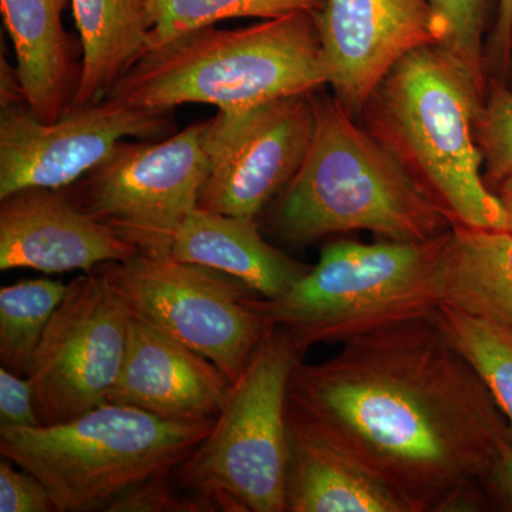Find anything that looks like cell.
Returning a JSON list of instances; mask_svg holds the SVG:
<instances>
[{"label":"cell","mask_w":512,"mask_h":512,"mask_svg":"<svg viewBox=\"0 0 512 512\" xmlns=\"http://www.w3.org/2000/svg\"><path fill=\"white\" fill-rule=\"evenodd\" d=\"M312 94L221 109L205 121L211 168L198 208L255 220L308 156L315 130Z\"/></svg>","instance_id":"8fae6325"},{"label":"cell","mask_w":512,"mask_h":512,"mask_svg":"<svg viewBox=\"0 0 512 512\" xmlns=\"http://www.w3.org/2000/svg\"><path fill=\"white\" fill-rule=\"evenodd\" d=\"M437 311L346 340L325 362L301 360L288 406L342 444L409 512L477 510L512 433Z\"/></svg>","instance_id":"6da1fadb"},{"label":"cell","mask_w":512,"mask_h":512,"mask_svg":"<svg viewBox=\"0 0 512 512\" xmlns=\"http://www.w3.org/2000/svg\"><path fill=\"white\" fill-rule=\"evenodd\" d=\"M70 0H0L16 55L29 110L43 123L69 113L82 66L74 60L73 43L63 26Z\"/></svg>","instance_id":"ac0fdd59"},{"label":"cell","mask_w":512,"mask_h":512,"mask_svg":"<svg viewBox=\"0 0 512 512\" xmlns=\"http://www.w3.org/2000/svg\"><path fill=\"white\" fill-rule=\"evenodd\" d=\"M508 74H510V79H511V89H512V57H511V64H510V72H508Z\"/></svg>","instance_id":"1f68e13d"},{"label":"cell","mask_w":512,"mask_h":512,"mask_svg":"<svg viewBox=\"0 0 512 512\" xmlns=\"http://www.w3.org/2000/svg\"><path fill=\"white\" fill-rule=\"evenodd\" d=\"M131 313L96 271L74 279L29 366L40 426L109 403L126 356Z\"/></svg>","instance_id":"30bf717a"},{"label":"cell","mask_w":512,"mask_h":512,"mask_svg":"<svg viewBox=\"0 0 512 512\" xmlns=\"http://www.w3.org/2000/svg\"><path fill=\"white\" fill-rule=\"evenodd\" d=\"M315 15L328 86L356 119L394 64L447 36L427 0H325Z\"/></svg>","instance_id":"4fadbf2b"},{"label":"cell","mask_w":512,"mask_h":512,"mask_svg":"<svg viewBox=\"0 0 512 512\" xmlns=\"http://www.w3.org/2000/svg\"><path fill=\"white\" fill-rule=\"evenodd\" d=\"M329 84L315 13L299 12L239 29L191 30L146 55L109 97L147 110L183 104L239 109L312 94Z\"/></svg>","instance_id":"277c9868"},{"label":"cell","mask_w":512,"mask_h":512,"mask_svg":"<svg viewBox=\"0 0 512 512\" xmlns=\"http://www.w3.org/2000/svg\"><path fill=\"white\" fill-rule=\"evenodd\" d=\"M441 305L512 332V234L457 224L440 266Z\"/></svg>","instance_id":"d6986e66"},{"label":"cell","mask_w":512,"mask_h":512,"mask_svg":"<svg viewBox=\"0 0 512 512\" xmlns=\"http://www.w3.org/2000/svg\"><path fill=\"white\" fill-rule=\"evenodd\" d=\"M485 488L507 510L512 511V441H507L501 447Z\"/></svg>","instance_id":"f546056e"},{"label":"cell","mask_w":512,"mask_h":512,"mask_svg":"<svg viewBox=\"0 0 512 512\" xmlns=\"http://www.w3.org/2000/svg\"><path fill=\"white\" fill-rule=\"evenodd\" d=\"M491 190L497 195L498 200L503 204L505 212H507L508 232L512 234V177L505 178L500 183L493 185Z\"/></svg>","instance_id":"4dcf8cb0"},{"label":"cell","mask_w":512,"mask_h":512,"mask_svg":"<svg viewBox=\"0 0 512 512\" xmlns=\"http://www.w3.org/2000/svg\"><path fill=\"white\" fill-rule=\"evenodd\" d=\"M448 338L493 394L512 433V332L448 305L437 311Z\"/></svg>","instance_id":"603a6c76"},{"label":"cell","mask_w":512,"mask_h":512,"mask_svg":"<svg viewBox=\"0 0 512 512\" xmlns=\"http://www.w3.org/2000/svg\"><path fill=\"white\" fill-rule=\"evenodd\" d=\"M40 426L28 379L0 369V427L25 429Z\"/></svg>","instance_id":"83f0119b"},{"label":"cell","mask_w":512,"mask_h":512,"mask_svg":"<svg viewBox=\"0 0 512 512\" xmlns=\"http://www.w3.org/2000/svg\"><path fill=\"white\" fill-rule=\"evenodd\" d=\"M204 134L202 121L161 141H120L103 163L62 191L138 251L170 254L210 175Z\"/></svg>","instance_id":"9c48e42d"},{"label":"cell","mask_w":512,"mask_h":512,"mask_svg":"<svg viewBox=\"0 0 512 512\" xmlns=\"http://www.w3.org/2000/svg\"><path fill=\"white\" fill-rule=\"evenodd\" d=\"M512 57V0H497V18H495L490 49H488V66H493L501 76L510 72Z\"/></svg>","instance_id":"f1b7e54d"},{"label":"cell","mask_w":512,"mask_h":512,"mask_svg":"<svg viewBox=\"0 0 512 512\" xmlns=\"http://www.w3.org/2000/svg\"><path fill=\"white\" fill-rule=\"evenodd\" d=\"M171 110H147L107 97L43 123L28 104L0 113V200L25 188L64 190L82 180L126 138L158 140Z\"/></svg>","instance_id":"7c38bea8"},{"label":"cell","mask_w":512,"mask_h":512,"mask_svg":"<svg viewBox=\"0 0 512 512\" xmlns=\"http://www.w3.org/2000/svg\"><path fill=\"white\" fill-rule=\"evenodd\" d=\"M2 457L0 463V512H55L45 485L33 474Z\"/></svg>","instance_id":"4316f807"},{"label":"cell","mask_w":512,"mask_h":512,"mask_svg":"<svg viewBox=\"0 0 512 512\" xmlns=\"http://www.w3.org/2000/svg\"><path fill=\"white\" fill-rule=\"evenodd\" d=\"M212 424L106 403L53 426L0 427V454L45 485L56 512L106 511L131 488L173 474Z\"/></svg>","instance_id":"5b68a950"},{"label":"cell","mask_w":512,"mask_h":512,"mask_svg":"<svg viewBox=\"0 0 512 512\" xmlns=\"http://www.w3.org/2000/svg\"><path fill=\"white\" fill-rule=\"evenodd\" d=\"M69 291V284L40 278L0 289V362L2 367L28 376L32 357L43 333Z\"/></svg>","instance_id":"44dd1931"},{"label":"cell","mask_w":512,"mask_h":512,"mask_svg":"<svg viewBox=\"0 0 512 512\" xmlns=\"http://www.w3.org/2000/svg\"><path fill=\"white\" fill-rule=\"evenodd\" d=\"M286 433V512H409L342 444L289 406Z\"/></svg>","instance_id":"2e32d148"},{"label":"cell","mask_w":512,"mask_h":512,"mask_svg":"<svg viewBox=\"0 0 512 512\" xmlns=\"http://www.w3.org/2000/svg\"><path fill=\"white\" fill-rule=\"evenodd\" d=\"M173 474H165L131 488L107 507L109 512H198L211 511L194 495L177 493Z\"/></svg>","instance_id":"484cf974"},{"label":"cell","mask_w":512,"mask_h":512,"mask_svg":"<svg viewBox=\"0 0 512 512\" xmlns=\"http://www.w3.org/2000/svg\"><path fill=\"white\" fill-rule=\"evenodd\" d=\"M485 93L440 45L394 64L359 120L458 224L508 231V217L485 183L476 121Z\"/></svg>","instance_id":"3957f363"},{"label":"cell","mask_w":512,"mask_h":512,"mask_svg":"<svg viewBox=\"0 0 512 512\" xmlns=\"http://www.w3.org/2000/svg\"><path fill=\"white\" fill-rule=\"evenodd\" d=\"M323 5L325 0H150L153 32L148 50L221 20H268L299 12L318 13Z\"/></svg>","instance_id":"7402d4cb"},{"label":"cell","mask_w":512,"mask_h":512,"mask_svg":"<svg viewBox=\"0 0 512 512\" xmlns=\"http://www.w3.org/2000/svg\"><path fill=\"white\" fill-rule=\"evenodd\" d=\"M82 42V72L72 109L107 99L150 49V0H70Z\"/></svg>","instance_id":"ffe728a7"},{"label":"cell","mask_w":512,"mask_h":512,"mask_svg":"<svg viewBox=\"0 0 512 512\" xmlns=\"http://www.w3.org/2000/svg\"><path fill=\"white\" fill-rule=\"evenodd\" d=\"M447 28L443 47L457 60L485 94L488 60L484 49L491 0H427Z\"/></svg>","instance_id":"cb8c5ba5"},{"label":"cell","mask_w":512,"mask_h":512,"mask_svg":"<svg viewBox=\"0 0 512 512\" xmlns=\"http://www.w3.org/2000/svg\"><path fill=\"white\" fill-rule=\"evenodd\" d=\"M315 130L308 156L274 211L279 237L308 244L369 231L423 242L457 224L335 96L312 94Z\"/></svg>","instance_id":"7a4b0ae2"},{"label":"cell","mask_w":512,"mask_h":512,"mask_svg":"<svg viewBox=\"0 0 512 512\" xmlns=\"http://www.w3.org/2000/svg\"><path fill=\"white\" fill-rule=\"evenodd\" d=\"M170 255L232 276L265 299L285 295L312 268L268 244L252 218L198 207L175 234Z\"/></svg>","instance_id":"e0dca14e"},{"label":"cell","mask_w":512,"mask_h":512,"mask_svg":"<svg viewBox=\"0 0 512 512\" xmlns=\"http://www.w3.org/2000/svg\"><path fill=\"white\" fill-rule=\"evenodd\" d=\"M476 138L488 187L512 177V89L501 80L488 82L476 121Z\"/></svg>","instance_id":"d4e9b609"},{"label":"cell","mask_w":512,"mask_h":512,"mask_svg":"<svg viewBox=\"0 0 512 512\" xmlns=\"http://www.w3.org/2000/svg\"><path fill=\"white\" fill-rule=\"evenodd\" d=\"M448 232L423 242H332L285 295L265 299L254 293L249 303L266 325L288 330L305 352L315 343H343L430 315L443 303L440 266Z\"/></svg>","instance_id":"8992f818"},{"label":"cell","mask_w":512,"mask_h":512,"mask_svg":"<svg viewBox=\"0 0 512 512\" xmlns=\"http://www.w3.org/2000/svg\"><path fill=\"white\" fill-rule=\"evenodd\" d=\"M231 384L210 359L131 315L126 356L109 403L177 423H207L217 419Z\"/></svg>","instance_id":"9a60e30c"},{"label":"cell","mask_w":512,"mask_h":512,"mask_svg":"<svg viewBox=\"0 0 512 512\" xmlns=\"http://www.w3.org/2000/svg\"><path fill=\"white\" fill-rule=\"evenodd\" d=\"M131 315L201 353L235 382L268 330L238 279L170 254L97 266Z\"/></svg>","instance_id":"ba28073f"},{"label":"cell","mask_w":512,"mask_h":512,"mask_svg":"<svg viewBox=\"0 0 512 512\" xmlns=\"http://www.w3.org/2000/svg\"><path fill=\"white\" fill-rule=\"evenodd\" d=\"M130 242L69 201L62 190L25 188L0 200V269L90 272L138 254Z\"/></svg>","instance_id":"5bb4252c"},{"label":"cell","mask_w":512,"mask_h":512,"mask_svg":"<svg viewBox=\"0 0 512 512\" xmlns=\"http://www.w3.org/2000/svg\"><path fill=\"white\" fill-rule=\"evenodd\" d=\"M305 350L269 326L208 436L174 471L211 511L286 512L289 382Z\"/></svg>","instance_id":"52a82bcc"}]
</instances>
